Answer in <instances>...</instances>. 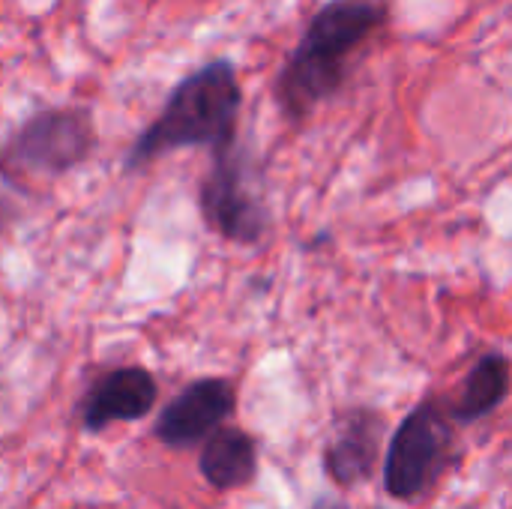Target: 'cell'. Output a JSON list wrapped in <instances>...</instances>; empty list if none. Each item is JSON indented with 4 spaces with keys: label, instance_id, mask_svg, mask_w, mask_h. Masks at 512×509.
<instances>
[{
    "label": "cell",
    "instance_id": "2",
    "mask_svg": "<svg viewBox=\"0 0 512 509\" xmlns=\"http://www.w3.org/2000/svg\"><path fill=\"white\" fill-rule=\"evenodd\" d=\"M243 87L231 60H210L186 75L168 96L162 114L135 138L126 153V171H141L159 156L183 147L210 153L237 138Z\"/></svg>",
    "mask_w": 512,
    "mask_h": 509
},
{
    "label": "cell",
    "instance_id": "7",
    "mask_svg": "<svg viewBox=\"0 0 512 509\" xmlns=\"http://www.w3.org/2000/svg\"><path fill=\"white\" fill-rule=\"evenodd\" d=\"M384 438H387V417L378 408L369 405L345 408L336 417L333 432L321 450L327 477L342 492L366 486L375 477L378 462L384 456Z\"/></svg>",
    "mask_w": 512,
    "mask_h": 509
},
{
    "label": "cell",
    "instance_id": "3",
    "mask_svg": "<svg viewBox=\"0 0 512 509\" xmlns=\"http://www.w3.org/2000/svg\"><path fill=\"white\" fill-rule=\"evenodd\" d=\"M456 429L447 399L429 396L396 426L384 453V492L399 504H417L429 495L456 459Z\"/></svg>",
    "mask_w": 512,
    "mask_h": 509
},
{
    "label": "cell",
    "instance_id": "12",
    "mask_svg": "<svg viewBox=\"0 0 512 509\" xmlns=\"http://www.w3.org/2000/svg\"><path fill=\"white\" fill-rule=\"evenodd\" d=\"M9 219H12V210L6 207V201L0 198V234H3V228L9 225Z\"/></svg>",
    "mask_w": 512,
    "mask_h": 509
},
{
    "label": "cell",
    "instance_id": "9",
    "mask_svg": "<svg viewBox=\"0 0 512 509\" xmlns=\"http://www.w3.org/2000/svg\"><path fill=\"white\" fill-rule=\"evenodd\" d=\"M198 471L216 492H237L258 477V441L237 426H219L198 456Z\"/></svg>",
    "mask_w": 512,
    "mask_h": 509
},
{
    "label": "cell",
    "instance_id": "8",
    "mask_svg": "<svg viewBox=\"0 0 512 509\" xmlns=\"http://www.w3.org/2000/svg\"><path fill=\"white\" fill-rule=\"evenodd\" d=\"M159 399L156 378L141 366L111 369L90 384L81 399V426L87 432H105L114 423H135L153 411Z\"/></svg>",
    "mask_w": 512,
    "mask_h": 509
},
{
    "label": "cell",
    "instance_id": "10",
    "mask_svg": "<svg viewBox=\"0 0 512 509\" xmlns=\"http://www.w3.org/2000/svg\"><path fill=\"white\" fill-rule=\"evenodd\" d=\"M512 390V363L501 351L483 354L465 375L462 390L456 399H450V414L459 426H474L486 417H492Z\"/></svg>",
    "mask_w": 512,
    "mask_h": 509
},
{
    "label": "cell",
    "instance_id": "6",
    "mask_svg": "<svg viewBox=\"0 0 512 509\" xmlns=\"http://www.w3.org/2000/svg\"><path fill=\"white\" fill-rule=\"evenodd\" d=\"M237 411V390L228 378H198L183 387L156 417L153 438L168 450L201 447Z\"/></svg>",
    "mask_w": 512,
    "mask_h": 509
},
{
    "label": "cell",
    "instance_id": "1",
    "mask_svg": "<svg viewBox=\"0 0 512 509\" xmlns=\"http://www.w3.org/2000/svg\"><path fill=\"white\" fill-rule=\"evenodd\" d=\"M387 21L390 6L384 0H327L315 9L273 81L279 114L291 126H303L345 87L354 54L381 33Z\"/></svg>",
    "mask_w": 512,
    "mask_h": 509
},
{
    "label": "cell",
    "instance_id": "5",
    "mask_svg": "<svg viewBox=\"0 0 512 509\" xmlns=\"http://www.w3.org/2000/svg\"><path fill=\"white\" fill-rule=\"evenodd\" d=\"M96 144L84 108H51L21 123L0 147V171L24 177H60L81 165Z\"/></svg>",
    "mask_w": 512,
    "mask_h": 509
},
{
    "label": "cell",
    "instance_id": "11",
    "mask_svg": "<svg viewBox=\"0 0 512 509\" xmlns=\"http://www.w3.org/2000/svg\"><path fill=\"white\" fill-rule=\"evenodd\" d=\"M312 509H351L342 498H318L315 504H312Z\"/></svg>",
    "mask_w": 512,
    "mask_h": 509
},
{
    "label": "cell",
    "instance_id": "4",
    "mask_svg": "<svg viewBox=\"0 0 512 509\" xmlns=\"http://www.w3.org/2000/svg\"><path fill=\"white\" fill-rule=\"evenodd\" d=\"M198 207L204 225L228 243L252 246L267 237L270 207L261 192V174L240 138L213 150L210 171L198 189Z\"/></svg>",
    "mask_w": 512,
    "mask_h": 509
}]
</instances>
